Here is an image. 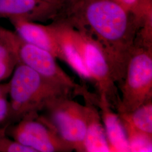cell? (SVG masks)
Returning <instances> with one entry per match:
<instances>
[{
    "label": "cell",
    "instance_id": "1",
    "mask_svg": "<svg viewBox=\"0 0 152 152\" xmlns=\"http://www.w3.org/2000/svg\"><path fill=\"white\" fill-rule=\"evenodd\" d=\"M69 6L65 21L100 45L120 85L138 32L133 15L115 0H77Z\"/></svg>",
    "mask_w": 152,
    "mask_h": 152
},
{
    "label": "cell",
    "instance_id": "2",
    "mask_svg": "<svg viewBox=\"0 0 152 152\" xmlns=\"http://www.w3.org/2000/svg\"><path fill=\"white\" fill-rule=\"evenodd\" d=\"M10 78L8 82L10 114L7 126L27 115L45 110L55 99L77 95L73 89L50 81L20 63Z\"/></svg>",
    "mask_w": 152,
    "mask_h": 152
},
{
    "label": "cell",
    "instance_id": "3",
    "mask_svg": "<svg viewBox=\"0 0 152 152\" xmlns=\"http://www.w3.org/2000/svg\"><path fill=\"white\" fill-rule=\"evenodd\" d=\"M0 44L15 56L18 64L26 65L45 78L73 89L81 95L83 86L75 81L63 71L50 53L29 44L15 32L0 25Z\"/></svg>",
    "mask_w": 152,
    "mask_h": 152
},
{
    "label": "cell",
    "instance_id": "4",
    "mask_svg": "<svg viewBox=\"0 0 152 152\" xmlns=\"http://www.w3.org/2000/svg\"><path fill=\"white\" fill-rule=\"evenodd\" d=\"M119 86L118 114L130 113L152 101V48L135 45Z\"/></svg>",
    "mask_w": 152,
    "mask_h": 152
},
{
    "label": "cell",
    "instance_id": "5",
    "mask_svg": "<svg viewBox=\"0 0 152 152\" xmlns=\"http://www.w3.org/2000/svg\"><path fill=\"white\" fill-rule=\"evenodd\" d=\"M65 22L68 32L90 73L99 96L106 98L113 108L120 101L108 61L100 45L86 33Z\"/></svg>",
    "mask_w": 152,
    "mask_h": 152
},
{
    "label": "cell",
    "instance_id": "6",
    "mask_svg": "<svg viewBox=\"0 0 152 152\" xmlns=\"http://www.w3.org/2000/svg\"><path fill=\"white\" fill-rule=\"evenodd\" d=\"M6 134L34 152H72L73 148L64 141L45 115L28 114L6 127Z\"/></svg>",
    "mask_w": 152,
    "mask_h": 152
},
{
    "label": "cell",
    "instance_id": "7",
    "mask_svg": "<svg viewBox=\"0 0 152 152\" xmlns=\"http://www.w3.org/2000/svg\"><path fill=\"white\" fill-rule=\"evenodd\" d=\"M45 115L61 139L77 152H85L84 140L87 128L85 105L71 97L55 99L45 109Z\"/></svg>",
    "mask_w": 152,
    "mask_h": 152
},
{
    "label": "cell",
    "instance_id": "8",
    "mask_svg": "<svg viewBox=\"0 0 152 152\" xmlns=\"http://www.w3.org/2000/svg\"><path fill=\"white\" fill-rule=\"evenodd\" d=\"M61 7L45 0H0V19L45 21L55 18Z\"/></svg>",
    "mask_w": 152,
    "mask_h": 152
},
{
    "label": "cell",
    "instance_id": "9",
    "mask_svg": "<svg viewBox=\"0 0 152 152\" xmlns=\"http://www.w3.org/2000/svg\"><path fill=\"white\" fill-rule=\"evenodd\" d=\"M9 20L15 31L24 41L48 51L56 59L65 62L61 49L50 25L45 26L20 19H11Z\"/></svg>",
    "mask_w": 152,
    "mask_h": 152
},
{
    "label": "cell",
    "instance_id": "10",
    "mask_svg": "<svg viewBox=\"0 0 152 152\" xmlns=\"http://www.w3.org/2000/svg\"><path fill=\"white\" fill-rule=\"evenodd\" d=\"M93 100L100 110L110 152H130L125 129L118 114L114 113L113 107L105 97L93 96Z\"/></svg>",
    "mask_w": 152,
    "mask_h": 152
},
{
    "label": "cell",
    "instance_id": "11",
    "mask_svg": "<svg viewBox=\"0 0 152 152\" xmlns=\"http://www.w3.org/2000/svg\"><path fill=\"white\" fill-rule=\"evenodd\" d=\"M82 96L85 99L87 113L85 152H110L100 114L93 100V95L87 91L86 88Z\"/></svg>",
    "mask_w": 152,
    "mask_h": 152
},
{
    "label": "cell",
    "instance_id": "12",
    "mask_svg": "<svg viewBox=\"0 0 152 152\" xmlns=\"http://www.w3.org/2000/svg\"><path fill=\"white\" fill-rule=\"evenodd\" d=\"M125 131H131L152 137V101L132 112L118 114Z\"/></svg>",
    "mask_w": 152,
    "mask_h": 152
},
{
    "label": "cell",
    "instance_id": "13",
    "mask_svg": "<svg viewBox=\"0 0 152 152\" xmlns=\"http://www.w3.org/2000/svg\"><path fill=\"white\" fill-rule=\"evenodd\" d=\"M18 64L15 56L0 44V82L11 77Z\"/></svg>",
    "mask_w": 152,
    "mask_h": 152
},
{
    "label": "cell",
    "instance_id": "14",
    "mask_svg": "<svg viewBox=\"0 0 152 152\" xmlns=\"http://www.w3.org/2000/svg\"><path fill=\"white\" fill-rule=\"evenodd\" d=\"M5 129L0 128V152H34L31 148L22 145L7 136Z\"/></svg>",
    "mask_w": 152,
    "mask_h": 152
},
{
    "label": "cell",
    "instance_id": "15",
    "mask_svg": "<svg viewBox=\"0 0 152 152\" xmlns=\"http://www.w3.org/2000/svg\"><path fill=\"white\" fill-rule=\"evenodd\" d=\"M10 114V105L7 97L0 98V128L7 126Z\"/></svg>",
    "mask_w": 152,
    "mask_h": 152
},
{
    "label": "cell",
    "instance_id": "16",
    "mask_svg": "<svg viewBox=\"0 0 152 152\" xmlns=\"http://www.w3.org/2000/svg\"><path fill=\"white\" fill-rule=\"evenodd\" d=\"M152 10V0H138L137 9L135 20L138 29H139L140 22L144 14Z\"/></svg>",
    "mask_w": 152,
    "mask_h": 152
},
{
    "label": "cell",
    "instance_id": "17",
    "mask_svg": "<svg viewBox=\"0 0 152 152\" xmlns=\"http://www.w3.org/2000/svg\"><path fill=\"white\" fill-rule=\"evenodd\" d=\"M121 5L135 17L136 16L137 9L138 0H115Z\"/></svg>",
    "mask_w": 152,
    "mask_h": 152
},
{
    "label": "cell",
    "instance_id": "18",
    "mask_svg": "<svg viewBox=\"0 0 152 152\" xmlns=\"http://www.w3.org/2000/svg\"><path fill=\"white\" fill-rule=\"evenodd\" d=\"M9 88V82H0V98L8 97Z\"/></svg>",
    "mask_w": 152,
    "mask_h": 152
},
{
    "label": "cell",
    "instance_id": "19",
    "mask_svg": "<svg viewBox=\"0 0 152 152\" xmlns=\"http://www.w3.org/2000/svg\"><path fill=\"white\" fill-rule=\"evenodd\" d=\"M60 2H61L62 5H63L64 3H66L68 4V5L70 6L73 4L74 2H75L77 0H60Z\"/></svg>",
    "mask_w": 152,
    "mask_h": 152
},
{
    "label": "cell",
    "instance_id": "20",
    "mask_svg": "<svg viewBox=\"0 0 152 152\" xmlns=\"http://www.w3.org/2000/svg\"><path fill=\"white\" fill-rule=\"evenodd\" d=\"M45 1H48L49 2L54 4L60 6H63L61 2H60V0H45Z\"/></svg>",
    "mask_w": 152,
    "mask_h": 152
}]
</instances>
